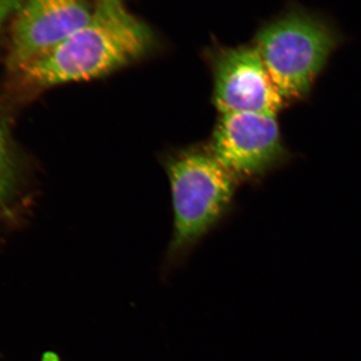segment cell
Here are the masks:
<instances>
[{"label": "cell", "mask_w": 361, "mask_h": 361, "mask_svg": "<svg viewBox=\"0 0 361 361\" xmlns=\"http://www.w3.org/2000/svg\"><path fill=\"white\" fill-rule=\"evenodd\" d=\"M343 39L329 16L290 0L258 28L253 45L287 103L310 94L313 82Z\"/></svg>", "instance_id": "cell-2"}, {"label": "cell", "mask_w": 361, "mask_h": 361, "mask_svg": "<svg viewBox=\"0 0 361 361\" xmlns=\"http://www.w3.org/2000/svg\"><path fill=\"white\" fill-rule=\"evenodd\" d=\"M23 0H0V27L9 16L18 11Z\"/></svg>", "instance_id": "cell-8"}, {"label": "cell", "mask_w": 361, "mask_h": 361, "mask_svg": "<svg viewBox=\"0 0 361 361\" xmlns=\"http://www.w3.org/2000/svg\"><path fill=\"white\" fill-rule=\"evenodd\" d=\"M174 231L161 275L169 277L220 220L231 203L236 178L210 151L184 152L171 159Z\"/></svg>", "instance_id": "cell-3"}, {"label": "cell", "mask_w": 361, "mask_h": 361, "mask_svg": "<svg viewBox=\"0 0 361 361\" xmlns=\"http://www.w3.org/2000/svg\"><path fill=\"white\" fill-rule=\"evenodd\" d=\"M213 73L214 104L221 115L276 116L286 104L253 44L221 49L214 61Z\"/></svg>", "instance_id": "cell-5"}, {"label": "cell", "mask_w": 361, "mask_h": 361, "mask_svg": "<svg viewBox=\"0 0 361 361\" xmlns=\"http://www.w3.org/2000/svg\"><path fill=\"white\" fill-rule=\"evenodd\" d=\"M18 185V161L6 125L0 118V208L11 201Z\"/></svg>", "instance_id": "cell-7"}, {"label": "cell", "mask_w": 361, "mask_h": 361, "mask_svg": "<svg viewBox=\"0 0 361 361\" xmlns=\"http://www.w3.org/2000/svg\"><path fill=\"white\" fill-rule=\"evenodd\" d=\"M87 0H23L11 30L8 66L16 71L87 25Z\"/></svg>", "instance_id": "cell-6"}, {"label": "cell", "mask_w": 361, "mask_h": 361, "mask_svg": "<svg viewBox=\"0 0 361 361\" xmlns=\"http://www.w3.org/2000/svg\"><path fill=\"white\" fill-rule=\"evenodd\" d=\"M209 151L236 179L264 174L287 155L276 116H221Z\"/></svg>", "instance_id": "cell-4"}, {"label": "cell", "mask_w": 361, "mask_h": 361, "mask_svg": "<svg viewBox=\"0 0 361 361\" xmlns=\"http://www.w3.org/2000/svg\"><path fill=\"white\" fill-rule=\"evenodd\" d=\"M154 35L122 0H97L87 25L42 56L20 66L18 89L32 94L68 82L110 75L151 51Z\"/></svg>", "instance_id": "cell-1"}]
</instances>
